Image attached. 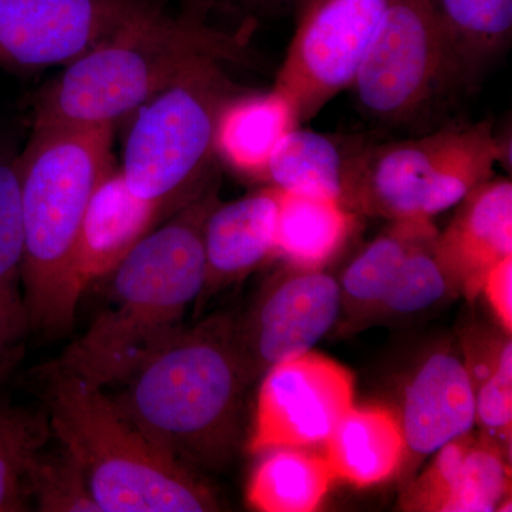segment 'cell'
I'll use <instances>...</instances> for the list:
<instances>
[{"mask_svg": "<svg viewBox=\"0 0 512 512\" xmlns=\"http://www.w3.org/2000/svg\"><path fill=\"white\" fill-rule=\"evenodd\" d=\"M278 188L218 202L204 225L205 278L195 305L247 278L275 251Z\"/></svg>", "mask_w": 512, "mask_h": 512, "instance_id": "16", "label": "cell"}, {"mask_svg": "<svg viewBox=\"0 0 512 512\" xmlns=\"http://www.w3.org/2000/svg\"><path fill=\"white\" fill-rule=\"evenodd\" d=\"M30 503L43 512H101L82 467L63 446H47L29 473Z\"/></svg>", "mask_w": 512, "mask_h": 512, "instance_id": "28", "label": "cell"}, {"mask_svg": "<svg viewBox=\"0 0 512 512\" xmlns=\"http://www.w3.org/2000/svg\"><path fill=\"white\" fill-rule=\"evenodd\" d=\"M406 456L424 458L476 426V392L464 360L450 349L434 350L404 390Z\"/></svg>", "mask_w": 512, "mask_h": 512, "instance_id": "15", "label": "cell"}, {"mask_svg": "<svg viewBox=\"0 0 512 512\" xmlns=\"http://www.w3.org/2000/svg\"><path fill=\"white\" fill-rule=\"evenodd\" d=\"M342 313L340 286L325 269L286 268L266 282L244 316L235 343L251 382L272 366L311 352Z\"/></svg>", "mask_w": 512, "mask_h": 512, "instance_id": "11", "label": "cell"}, {"mask_svg": "<svg viewBox=\"0 0 512 512\" xmlns=\"http://www.w3.org/2000/svg\"><path fill=\"white\" fill-rule=\"evenodd\" d=\"M357 217L338 201L279 190L274 255L289 268L325 269L348 244Z\"/></svg>", "mask_w": 512, "mask_h": 512, "instance_id": "21", "label": "cell"}, {"mask_svg": "<svg viewBox=\"0 0 512 512\" xmlns=\"http://www.w3.org/2000/svg\"><path fill=\"white\" fill-rule=\"evenodd\" d=\"M498 325L505 333L512 332V256L495 265L481 289Z\"/></svg>", "mask_w": 512, "mask_h": 512, "instance_id": "30", "label": "cell"}, {"mask_svg": "<svg viewBox=\"0 0 512 512\" xmlns=\"http://www.w3.org/2000/svg\"><path fill=\"white\" fill-rule=\"evenodd\" d=\"M52 434L82 467L101 512H204L220 504L100 387L55 362L37 372Z\"/></svg>", "mask_w": 512, "mask_h": 512, "instance_id": "5", "label": "cell"}, {"mask_svg": "<svg viewBox=\"0 0 512 512\" xmlns=\"http://www.w3.org/2000/svg\"><path fill=\"white\" fill-rule=\"evenodd\" d=\"M448 227L437 235V254L458 296L474 301L488 272L512 256V184L490 178L464 200Z\"/></svg>", "mask_w": 512, "mask_h": 512, "instance_id": "14", "label": "cell"}, {"mask_svg": "<svg viewBox=\"0 0 512 512\" xmlns=\"http://www.w3.org/2000/svg\"><path fill=\"white\" fill-rule=\"evenodd\" d=\"M393 0H302L275 87L299 123L311 120L355 79Z\"/></svg>", "mask_w": 512, "mask_h": 512, "instance_id": "9", "label": "cell"}, {"mask_svg": "<svg viewBox=\"0 0 512 512\" xmlns=\"http://www.w3.org/2000/svg\"><path fill=\"white\" fill-rule=\"evenodd\" d=\"M249 383L235 343V316L217 313L167 340L120 383L113 400L175 460L220 470L237 450Z\"/></svg>", "mask_w": 512, "mask_h": 512, "instance_id": "2", "label": "cell"}, {"mask_svg": "<svg viewBox=\"0 0 512 512\" xmlns=\"http://www.w3.org/2000/svg\"><path fill=\"white\" fill-rule=\"evenodd\" d=\"M45 412L0 404V512L29 510V473L52 439Z\"/></svg>", "mask_w": 512, "mask_h": 512, "instance_id": "26", "label": "cell"}, {"mask_svg": "<svg viewBox=\"0 0 512 512\" xmlns=\"http://www.w3.org/2000/svg\"><path fill=\"white\" fill-rule=\"evenodd\" d=\"M434 454L427 470L404 491V510L493 512L511 498V457L480 433L470 431Z\"/></svg>", "mask_w": 512, "mask_h": 512, "instance_id": "13", "label": "cell"}, {"mask_svg": "<svg viewBox=\"0 0 512 512\" xmlns=\"http://www.w3.org/2000/svg\"><path fill=\"white\" fill-rule=\"evenodd\" d=\"M248 450L325 444L355 404V380L345 366L306 352L265 372Z\"/></svg>", "mask_w": 512, "mask_h": 512, "instance_id": "10", "label": "cell"}, {"mask_svg": "<svg viewBox=\"0 0 512 512\" xmlns=\"http://www.w3.org/2000/svg\"><path fill=\"white\" fill-rule=\"evenodd\" d=\"M504 150L487 121L410 140L356 144L343 207L392 222L431 220L493 178Z\"/></svg>", "mask_w": 512, "mask_h": 512, "instance_id": "6", "label": "cell"}, {"mask_svg": "<svg viewBox=\"0 0 512 512\" xmlns=\"http://www.w3.org/2000/svg\"><path fill=\"white\" fill-rule=\"evenodd\" d=\"M161 215L160 208L130 191L120 168L111 167L89 202L74 252L73 276L80 295L113 272Z\"/></svg>", "mask_w": 512, "mask_h": 512, "instance_id": "17", "label": "cell"}, {"mask_svg": "<svg viewBox=\"0 0 512 512\" xmlns=\"http://www.w3.org/2000/svg\"><path fill=\"white\" fill-rule=\"evenodd\" d=\"M212 180L153 229L110 272L103 309L56 365L106 389L120 384L184 328L188 308L204 286V225L218 204Z\"/></svg>", "mask_w": 512, "mask_h": 512, "instance_id": "1", "label": "cell"}, {"mask_svg": "<svg viewBox=\"0 0 512 512\" xmlns=\"http://www.w3.org/2000/svg\"><path fill=\"white\" fill-rule=\"evenodd\" d=\"M437 235L439 229L433 225L417 239L380 303L375 318L414 315L446 301L450 296H458L456 286L437 254Z\"/></svg>", "mask_w": 512, "mask_h": 512, "instance_id": "27", "label": "cell"}, {"mask_svg": "<svg viewBox=\"0 0 512 512\" xmlns=\"http://www.w3.org/2000/svg\"><path fill=\"white\" fill-rule=\"evenodd\" d=\"M113 127H37L18 156L23 293L30 332L72 328L80 295L73 259L97 185L109 173Z\"/></svg>", "mask_w": 512, "mask_h": 512, "instance_id": "4", "label": "cell"}, {"mask_svg": "<svg viewBox=\"0 0 512 512\" xmlns=\"http://www.w3.org/2000/svg\"><path fill=\"white\" fill-rule=\"evenodd\" d=\"M211 62L188 73L133 114L120 173L136 197L173 215L214 180L215 128L237 93Z\"/></svg>", "mask_w": 512, "mask_h": 512, "instance_id": "7", "label": "cell"}, {"mask_svg": "<svg viewBox=\"0 0 512 512\" xmlns=\"http://www.w3.org/2000/svg\"><path fill=\"white\" fill-rule=\"evenodd\" d=\"M433 225L431 220L393 221L350 262L339 286L342 312L352 322L375 318L410 249Z\"/></svg>", "mask_w": 512, "mask_h": 512, "instance_id": "23", "label": "cell"}, {"mask_svg": "<svg viewBox=\"0 0 512 512\" xmlns=\"http://www.w3.org/2000/svg\"><path fill=\"white\" fill-rule=\"evenodd\" d=\"M448 42L476 82L512 35V0H430Z\"/></svg>", "mask_w": 512, "mask_h": 512, "instance_id": "25", "label": "cell"}, {"mask_svg": "<svg viewBox=\"0 0 512 512\" xmlns=\"http://www.w3.org/2000/svg\"><path fill=\"white\" fill-rule=\"evenodd\" d=\"M355 147L356 143L293 128L275 148L262 181L278 190L342 204Z\"/></svg>", "mask_w": 512, "mask_h": 512, "instance_id": "22", "label": "cell"}, {"mask_svg": "<svg viewBox=\"0 0 512 512\" xmlns=\"http://www.w3.org/2000/svg\"><path fill=\"white\" fill-rule=\"evenodd\" d=\"M211 62H247L245 40L205 22L197 10L174 16L151 2L64 66L40 93L33 126L114 127Z\"/></svg>", "mask_w": 512, "mask_h": 512, "instance_id": "3", "label": "cell"}, {"mask_svg": "<svg viewBox=\"0 0 512 512\" xmlns=\"http://www.w3.org/2000/svg\"><path fill=\"white\" fill-rule=\"evenodd\" d=\"M299 124L292 101L276 87L235 94L218 116L215 154L237 173L264 180L275 148Z\"/></svg>", "mask_w": 512, "mask_h": 512, "instance_id": "19", "label": "cell"}, {"mask_svg": "<svg viewBox=\"0 0 512 512\" xmlns=\"http://www.w3.org/2000/svg\"><path fill=\"white\" fill-rule=\"evenodd\" d=\"M247 488L248 503L264 512L318 510L335 483L325 456L298 447L265 451Z\"/></svg>", "mask_w": 512, "mask_h": 512, "instance_id": "24", "label": "cell"}, {"mask_svg": "<svg viewBox=\"0 0 512 512\" xmlns=\"http://www.w3.org/2000/svg\"><path fill=\"white\" fill-rule=\"evenodd\" d=\"M23 254L18 156L0 154V384L19 365L32 335L23 293Z\"/></svg>", "mask_w": 512, "mask_h": 512, "instance_id": "20", "label": "cell"}, {"mask_svg": "<svg viewBox=\"0 0 512 512\" xmlns=\"http://www.w3.org/2000/svg\"><path fill=\"white\" fill-rule=\"evenodd\" d=\"M288 0H195V9L197 12H204L214 5L241 6V8L269 10L276 9L284 5Z\"/></svg>", "mask_w": 512, "mask_h": 512, "instance_id": "31", "label": "cell"}, {"mask_svg": "<svg viewBox=\"0 0 512 512\" xmlns=\"http://www.w3.org/2000/svg\"><path fill=\"white\" fill-rule=\"evenodd\" d=\"M476 424L485 439L511 457L512 439V342L505 343L490 376L476 389Z\"/></svg>", "mask_w": 512, "mask_h": 512, "instance_id": "29", "label": "cell"}, {"mask_svg": "<svg viewBox=\"0 0 512 512\" xmlns=\"http://www.w3.org/2000/svg\"><path fill=\"white\" fill-rule=\"evenodd\" d=\"M473 84L430 0H393L350 89L366 117L396 126Z\"/></svg>", "mask_w": 512, "mask_h": 512, "instance_id": "8", "label": "cell"}, {"mask_svg": "<svg viewBox=\"0 0 512 512\" xmlns=\"http://www.w3.org/2000/svg\"><path fill=\"white\" fill-rule=\"evenodd\" d=\"M151 0H0V67L66 66L140 15Z\"/></svg>", "mask_w": 512, "mask_h": 512, "instance_id": "12", "label": "cell"}, {"mask_svg": "<svg viewBox=\"0 0 512 512\" xmlns=\"http://www.w3.org/2000/svg\"><path fill=\"white\" fill-rule=\"evenodd\" d=\"M325 447L335 481L357 488L386 483L406 458L399 417L383 406H353L332 431Z\"/></svg>", "mask_w": 512, "mask_h": 512, "instance_id": "18", "label": "cell"}]
</instances>
